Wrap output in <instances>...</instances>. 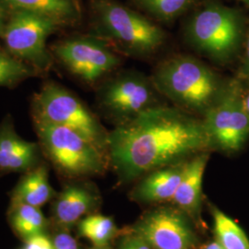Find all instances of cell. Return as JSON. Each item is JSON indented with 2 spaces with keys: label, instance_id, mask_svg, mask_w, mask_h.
<instances>
[{
  "label": "cell",
  "instance_id": "6da1fadb",
  "mask_svg": "<svg viewBox=\"0 0 249 249\" xmlns=\"http://www.w3.org/2000/svg\"><path fill=\"white\" fill-rule=\"evenodd\" d=\"M213 148L201 118L178 107L147 109L108 132L107 158L124 180L187 160Z\"/></svg>",
  "mask_w": 249,
  "mask_h": 249
},
{
  "label": "cell",
  "instance_id": "7a4b0ae2",
  "mask_svg": "<svg viewBox=\"0 0 249 249\" xmlns=\"http://www.w3.org/2000/svg\"><path fill=\"white\" fill-rule=\"evenodd\" d=\"M90 35L116 52L149 56L166 40L164 31L151 19L116 0H89Z\"/></svg>",
  "mask_w": 249,
  "mask_h": 249
},
{
  "label": "cell",
  "instance_id": "3957f363",
  "mask_svg": "<svg viewBox=\"0 0 249 249\" xmlns=\"http://www.w3.org/2000/svg\"><path fill=\"white\" fill-rule=\"evenodd\" d=\"M151 80L159 93L176 107L201 117L224 86L211 68L188 55H177L160 63Z\"/></svg>",
  "mask_w": 249,
  "mask_h": 249
},
{
  "label": "cell",
  "instance_id": "277c9868",
  "mask_svg": "<svg viewBox=\"0 0 249 249\" xmlns=\"http://www.w3.org/2000/svg\"><path fill=\"white\" fill-rule=\"evenodd\" d=\"M31 114L34 121L61 125L80 134L107 155L106 128L89 107L61 84L45 81L32 98Z\"/></svg>",
  "mask_w": 249,
  "mask_h": 249
},
{
  "label": "cell",
  "instance_id": "5b68a950",
  "mask_svg": "<svg viewBox=\"0 0 249 249\" xmlns=\"http://www.w3.org/2000/svg\"><path fill=\"white\" fill-rule=\"evenodd\" d=\"M34 124L43 153L63 176H94L107 168V154L80 134L57 124L41 121Z\"/></svg>",
  "mask_w": 249,
  "mask_h": 249
},
{
  "label": "cell",
  "instance_id": "8992f818",
  "mask_svg": "<svg viewBox=\"0 0 249 249\" xmlns=\"http://www.w3.org/2000/svg\"><path fill=\"white\" fill-rule=\"evenodd\" d=\"M242 35V18L234 9L207 1L187 22L186 36L196 51L220 62L231 58Z\"/></svg>",
  "mask_w": 249,
  "mask_h": 249
},
{
  "label": "cell",
  "instance_id": "52a82bcc",
  "mask_svg": "<svg viewBox=\"0 0 249 249\" xmlns=\"http://www.w3.org/2000/svg\"><path fill=\"white\" fill-rule=\"evenodd\" d=\"M59 30L60 27L45 16L24 9H13L0 39L10 54L43 77L55 63L47 46V39Z\"/></svg>",
  "mask_w": 249,
  "mask_h": 249
},
{
  "label": "cell",
  "instance_id": "ba28073f",
  "mask_svg": "<svg viewBox=\"0 0 249 249\" xmlns=\"http://www.w3.org/2000/svg\"><path fill=\"white\" fill-rule=\"evenodd\" d=\"M50 50L54 62L88 85L97 84L121 64L118 52L90 34L61 39L52 45Z\"/></svg>",
  "mask_w": 249,
  "mask_h": 249
},
{
  "label": "cell",
  "instance_id": "9c48e42d",
  "mask_svg": "<svg viewBox=\"0 0 249 249\" xmlns=\"http://www.w3.org/2000/svg\"><path fill=\"white\" fill-rule=\"evenodd\" d=\"M201 119L213 147L228 152L239 151L249 137V113L238 84L224 85Z\"/></svg>",
  "mask_w": 249,
  "mask_h": 249
},
{
  "label": "cell",
  "instance_id": "30bf717a",
  "mask_svg": "<svg viewBox=\"0 0 249 249\" xmlns=\"http://www.w3.org/2000/svg\"><path fill=\"white\" fill-rule=\"evenodd\" d=\"M158 93L151 79L127 72L102 83L97 90L96 102L106 116L119 124L159 106Z\"/></svg>",
  "mask_w": 249,
  "mask_h": 249
},
{
  "label": "cell",
  "instance_id": "8fae6325",
  "mask_svg": "<svg viewBox=\"0 0 249 249\" xmlns=\"http://www.w3.org/2000/svg\"><path fill=\"white\" fill-rule=\"evenodd\" d=\"M153 249H189L196 235L186 217L172 209H160L143 217L134 228Z\"/></svg>",
  "mask_w": 249,
  "mask_h": 249
},
{
  "label": "cell",
  "instance_id": "7c38bea8",
  "mask_svg": "<svg viewBox=\"0 0 249 249\" xmlns=\"http://www.w3.org/2000/svg\"><path fill=\"white\" fill-rule=\"evenodd\" d=\"M41 153L40 144L19 137L11 116H5L0 124V171L26 173L41 164Z\"/></svg>",
  "mask_w": 249,
  "mask_h": 249
},
{
  "label": "cell",
  "instance_id": "4fadbf2b",
  "mask_svg": "<svg viewBox=\"0 0 249 249\" xmlns=\"http://www.w3.org/2000/svg\"><path fill=\"white\" fill-rule=\"evenodd\" d=\"M209 154L202 152L187 160L186 168L172 200L188 213L196 214L202 197V184Z\"/></svg>",
  "mask_w": 249,
  "mask_h": 249
},
{
  "label": "cell",
  "instance_id": "5bb4252c",
  "mask_svg": "<svg viewBox=\"0 0 249 249\" xmlns=\"http://www.w3.org/2000/svg\"><path fill=\"white\" fill-rule=\"evenodd\" d=\"M9 10L24 9L55 22L60 29L76 26L82 18L80 0H3Z\"/></svg>",
  "mask_w": 249,
  "mask_h": 249
},
{
  "label": "cell",
  "instance_id": "9a60e30c",
  "mask_svg": "<svg viewBox=\"0 0 249 249\" xmlns=\"http://www.w3.org/2000/svg\"><path fill=\"white\" fill-rule=\"evenodd\" d=\"M187 160L149 173L137 187L135 191L136 197L147 202L173 199L183 177Z\"/></svg>",
  "mask_w": 249,
  "mask_h": 249
},
{
  "label": "cell",
  "instance_id": "2e32d148",
  "mask_svg": "<svg viewBox=\"0 0 249 249\" xmlns=\"http://www.w3.org/2000/svg\"><path fill=\"white\" fill-rule=\"evenodd\" d=\"M94 196L85 187H66L53 205L55 222L65 227L73 225L94 206Z\"/></svg>",
  "mask_w": 249,
  "mask_h": 249
},
{
  "label": "cell",
  "instance_id": "e0dca14e",
  "mask_svg": "<svg viewBox=\"0 0 249 249\" xmlns=\"http://www.w3.org/2000/svg\"><path fill=\"white\" fill-rule=\"evenodd\" d=\"M52 187L48 181V171L41 163L25 173L13 191V204L23 203L35 207L45 204L51 197Z\"/></svg>",
  "mask_w": 249,
  "mask_h": 249
},
{
  "label": "cell",
  "instance_id": "ac0fdd59",
  "mask_svg": "<svg viewBox=\"0 0 249 249\" xmlns=\"http://www.w3.org/2000/svg\"><path fill=\"white\" fill-rule=\"evenodd\" d=\"M197 0H131L134 6L151 18L171 22L192 9Z\"/></svg>",
  "mask_w": 249,
  "mask_h": 249
},
{
  "label": "cell",
  "instance_id": "d6986e66",
  "mask_svg": "<svg viewBox=\"0 0 249 249\" xmlns=\"http://www.w3.org/2000/svg\"><path fill=\"white\" fill-rule=\"evenodd\" d=\"M214 232L224 249H249V239L246 232L231 218L215 209L213 211Z\"/></svg>",
  "mask_w": 249,
  "mask_h": 249
},
{
  "label": "cell",
  "instance_id": "ffe728a7",
  "mask_svg": "<svg viewBox=\"0 0 249 249\" xmlns=\"http://www.w3.org/2000/svg\"><path fill=\"white\" fill-rule=\"evenodd\" d=\"M13 205L11 222L15 231L21 237L27 240L43 232L45 226V217L38 207L23 203Z\"/></svg>",
  "mask_w": 249,
  "mask_h": 249
},
{
  "label": "cell",
  "instance_id": "44dd1931",
  "mask_svg": "<svg viewBox=\"0 0 249 249\" xmlns=\"http://www.w3.org/2000/svg\"><path fill=\"white\" fill-rule=\"evenodd\" d=\"M79 231L80 235L89 239L94 247H105L116 235V227L110 217L89 215L80 222Z\"/></svg>",
  "mask_w": 249,
  "mask_h": 249
},
{
  "label": "cell",
  "instance_id": "7402d4cb",
  "mask_svg": "<svg viewBox=\"0 0 249 249\" xmlns=\"http://www.w3.org/2000/svg\"><path fill=\"white\" fill-rule=\"evenodd\" d=\"M38 76L33 68L14 57L4 46H0V87H15L24 80Z\"/></svg>",
  "mask_w": 249,
  "mask_h": 249
},
{
  "label": "cell",
  "instance_id": "603a6c76",
  "mask_svg": "<svg viewBox=\"0 0 249 249\" xmlns=\"http://www.w3.org/2000/svg\"><path fill=\"white\" fill-rule=\"evenodd\" d=\"M117 249H153L151 246L139 236L138 234L134 233L132 235L124 237L123 240L121 241L120 245L118 246Z\"/></svg>",
  "mask_w": 249,
  "mask_h": 249
},
{
  "label": "cell",
  "instance_id": "cb8c5ba5",
  "mask_svg": "<svg viewBox=\"0 0 249 249\" xmlns=\"http://www.w3.org/2000/svg\"><path fill=\"white\" fill-rule=\"evenodd\" d=\"M53 249H79L77 241L66 231L57 233L53 240Z\"/></svg>",
  "mask_w": 249,
  "mask_h": 249
},
{
  "label": "cell",
  "instance_id": "d4e9b609",
  "mask_svg": "<svg viewBox=\"0 0 249 249\" xmlns=\"http://www.w3.org/2000/svg\"><path fill=\"white\" fill-rule=\"evenodd\" d=\"M27 249H53V241L43 232L34 235L26 240Z\"/></svg>",
  "mask_w": 249,
  "mask_h": 249
},
{
  "label": "cell",
  "instance_id": "484cf974",
  "mask_svg": "<svg viewBox=\"0 0 249 249\" xmlns=\"http://www.w3.org/2000/svg\"><path fill=\"white\" fill-rule=\"evenodd\" d=\"M10 10L3 0H0V38L3 35L4 29L9 19Z\"/></svg>",
  "mask_w": 249,
  "mask_h": 249
},
{
  "label": "cell",
  "instance_id": "4316f807",
  "mask_svg": "<svg viewBox=\"0 0 249 249\" xmlns=\"http://www.w3.org/2000/svg\"><path fill=\"white\" fill-rule=\"evenodd\" d=\"M241 74L245 78H249V33L248 37V44H247V49H246V55L243 63V67L241 70Z\"/></svg>",
  "mask_w": 249,
  "mask_h": 249
},
{
  "label": "cell",
  "instance_id": "83f0119b",
  "mask_svg": "<svg viewBox=\"0 0 249 249\" xmlns=\"http://www.w3.org/2000/svg\"><path fill=\"white\" fill-rule=\"evenodd\" d=\"M205 249H224L223 248V246L218 242V241H215V242H213V243H211V244H209Z\"/></svg>",
  "mask_w": 249,
  "mask_h": 249
},
{
  "label": "cell",
  "instance_id": "f1b7e54d",
  "mask_svg": "<svg viewBox=\"0 0 249 249\" xmlns=\"http://www.w3.org/2000/svg\"><path fill=\"white\" fill-rule=\"evenodd\" d=\"M245 103H246V107H247V109H248L249 113V94L245 97Z\"/></svg>",
  "mask_w": 249,
  "mask_h": 249
},
{
  "label": "cell",
  "instance_id": "f546056e",
  "mask_svg": "<svg viewBox=\"0 0 249 249\" xmlns=\"http://www.w3.org/2000/svg\"><path fill=\"white\" fill-rule=\"evenodd\" d=\"M238 1H240L242 3H244L245 5H247V6L249 8V0H238Z\"/></svg>",
  "mask_w": 249,
  "mask_h": 249
},
{
  "label": "cell",
  "instance_id": "4dcf8cb0",
  "mask_svg": "<svg viewBox=\"0 0 249 249\" xmlns=\"http://www.w3.org/2000/svg\"><path fill=\"white\" fill-rule=\"evenodd\" d=\"M110 249L107 246H105V247H95L94 249Z\"/></svg>",
  "mask_w": 249,
  "mask_h": 249
},
{
  "label": "cell",
  "instance_id": "1f68e13d",
  "mask_svg": "<svg viewBox=\"0 0 249 249\" xmlns=\"http://www.w3.org/2000/svg\"><path fill=\"white\" fill-rule=\"evenodd\" d=\"M26 249V248H25V249Z\"/></svg>",
  "mask_w": 249,
  "mask_h": 249
},
{
  "label": "cell",
  "instance_id": "d6a6232c",
  "mask_svg": "<svg viewBox=\"0 0 249 249\" xmlns=\"http://www.w3.org/2000/svg\"></svg>",
  "mask_w": 249,
  "mask_h": 249
}]
</instances>
